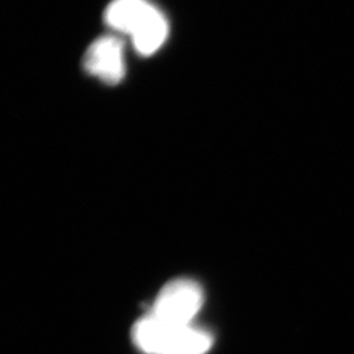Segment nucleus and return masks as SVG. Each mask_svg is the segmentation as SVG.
Wrapping results in <instances>:
<instances>
[{
	"instance_id": "nucleus-1",
	"label": "nucleus",
	"mask_w": 354,
	"mask_h": 354,
	"mask_svg": "<svg viewBox=\"0 0 354 354\" xmlns=\"http://www.w3.org/2000/svg\"><path fill=\"white\" fill-rule=\"evenodd\" d=\"M105 23L129 35L140 55H152L168 37V21L149 0H113L105 10Z\"/></svg>"
},
{
	"instance_id": "nucleus-2",
	"label": "nucleus",
	"mask_w": 354,
	"mask_h": 354,
	"mask_svg": "<svg viewBox=\"0 0 354 354\" xmlns=\"http://www.w3.org/2000/svg\"><path fill=\"white\" fill-rule=\"evenodd\" d=\"M133 339L146 354H205L213 345V336L192 324L171 327L150 313L136 323Z\"/></svg>"
},
{
	"instance_id": "nucleus-3",
	"label": "nucleus",
	"mask_w": 354,
	"mask_h": 354,
	"mask_svg": "<svg viewBox=\"0 0 354 354\" xmlns=\"http://www.w3.org/2000/svg\"><path fill=\"white\" fill-rule=\"evenodd\" d=\"M203 304V288L193 279L168 282L158 294L150 314L171 327L190 326Z\"/></svg>"
},
{
	"instance_id": "nucleus-4",
	"label": "nucleus",
	"mask_w": 354,
	"mask_h": 354,
	"mask_svg": "<svg viewBox=\"0 0 354 354\" xmlns=\"http://www.w3.org/2000/svg\"><path fill=\"white\" fill-rule=\"evenodd\" d=\"M84 68L106 84H118L125 76L122 41L115 36L97 38L86 53Z\"/></svg>"
}]
</instances>
